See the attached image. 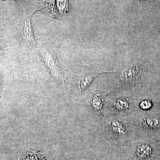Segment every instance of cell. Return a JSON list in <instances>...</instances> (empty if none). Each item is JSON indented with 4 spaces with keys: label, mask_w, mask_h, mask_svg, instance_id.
I'll list each match as a JSON object with an SVG mask.
<instances>
[{
    "label": "cell",
    "mask_w": 160,
    "mask_h": 160,
    "mask_svg": "<svg viewBox=\"0 0 160 160\" xmlns=\"http://www.w3.org/2000/svg\"><path fill=\"white\" fill-rule=\"evenodd\" d=\"M139 73V69L137 66H128L123 69L121 72V79L124 82L127 84H134L137 80Z\"/></svg>",
    "instance_id": "3"
},
{
    "label": "cell",
    "mask_w": 160,
    "mask_h": 160,
    "mask_svg": "<svg viewBox=\"0 0 160 160\" xmlns=\"http://www.w3.org/2000/svg\"><path fill=\"white\" fill-rule=\"evenodd\" d=\"M96 77V75L89 73V72H86L82 74L79 79V89L80 90H83L86 89L90 85V83L92 82Z\"/></svg>",
    "instance_id": "4"
},
{
    "label": "cell",
    "mask_w": 160,
    "mask_h": 160,
    "mask_svg": "<svg viewBox=\"0 0 160 160\" xmlns=\"http://www.w3.org/2000/svg\"><path fill=\"white\" fill-rule=\"evenodd\" d=\"M140 106L143 109H148L151 108L152 104L151 101L149 100H144L140 103Z\"/></svg>",
    "instance_id": "10"
},
{
    "label": "cell",
    "mask_w": 160,
    "mask_h": 160,
    "mask_svg": "<svg viewBox=\"0 0 160 160\" xmlns=\"http://www.w3.org/2000/svg\"><path fill=\"white\" fill-rule=\"evenodd\" d=\"M152 153L151 147L147 145H140L137 149L136 154L141 158H146L150 156Z\"/></svg>",
    "instance_id": "6"
},
{
    "label": "cell",
    "mask_w": 160,
    "mask_h": 160,
    "mask_svg": "<svg viewBox=\"0 0 160 160\" xmlns=\"http://www.w3.org/2000/svg\"><path fill=\"white\" fill-rule=\"evenodd\" d=\"M92 105L97 110H100L102 106V100L100 94H96L92 98Z\"/></svg>",
    "instance_id": "9"
},
{
    "label": "cell",
    "mask_w": 160,
    "mask_h": 160,
    "mask_svg": "<svg viewBox=\"0 0 160 160\" xmlns=\"http://www.w3.org/2000/svg\"><path fill=\"white\" fill-rule=\"evenodd\" d=\"M19 35L21 42L26 47L35 46V40L32 27L31 17L24 13L22 20L19 29Z\"/></svg>",
    "instance_id": "2"
},
{
    "label": "cell",
    "mask_w": 160,
    "mask_h": 160,
    "mask_svg": "<svg viewBox=\"0 0 160 160\" xmlns=\"http://www.w3.org/2000/svg\"><path fill=\"white\" fill-rule=\"evenodd\" d=\"M58 8L61 12L67 10L68 1H58Z\"/></svg>",
    "instance_id": "11"
},
{
    "label": "cell",
    "mask_w": 160,
    "mask_h": 160,
    "mask_svg": "<svg viewBox=\"0 0 160 160\" xmlns=\"http://www.w3.org/2000/svg\"><path fill=\"white\" fill-rule=\"evenodd\" d=\"M110 126L114 133L122 134L125 133V129L123 124L117 121H113L110 123Z\"/></svg>",
    "instance_id": "7"
},
{
    "label": "cell",
    "mask_w": 160,
    "mask_h": 160,
    "mask_svg": "<svg viewBox=\"0 0 160 160\" xmlns=\"http://www.w3.org/2000/svg\"><path fill=\"white\" fill-rule=\"evenodd\" d=\"M40 53L53 77L60 81H64V70L60 66L53 51L47 47H44L40 50Z\"/></svg>",
    "instance_id": "1"
},
{
    "label": "cell",
    "mask_w": 160,
    "mask_h": 160,
    "mask_svg": "<svg viewBox=\"0 0 160 160\" xmlns=\"http://www.w3.org/2000/svg\"><path fill=\"white\" fill-rule=\"evenodd\" d=\"M113 106L118 110L124 111L128 109L129 104L127 100L125 99L119 98L114 101Z\"/></svg>",
    "instance_id": "8"
},
{
    "label": "cell",
    "mask_w": 160,
    "mask_h": 160,
    "mask_svg": "<svg viewBox=\"0 0 160 160\" xmlns=\"http://www.w3.org/2000/svg\"><path fill=\"white\" fill-rule=\"evenodd\" d=\"M142 124L148 129H157L160 127V119L157 117H147L143 119Z\"/></svg>",
    "instance_id": "5"
}]
</instances>
